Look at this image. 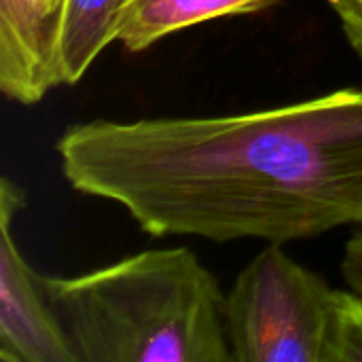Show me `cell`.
Returning <instances> with one entry per match:
<instances>
[{"label":"cell","mask_w":362,"mask_h":362,"mask_svg":"<svg viewBox=\"0 0 362 362\" xmlns=\"http://www.w3.org/2000/svg\"><path fill=\"white\" fill-rule=\"evenodd\" d=\"M127 0H66L59 30V81L78 83L100 53L117 42Z\"/></svg>","instance_id":"52a82bcc"},{"label":"cell","mask_w":362,"mask_h":362,"mask_svg":"<svg viewBox=\"0 0 362 362\" xmlns=\"http://www.w3.org/2000/svg\"><path fill=\"white\" fill-rule=\"evenodd\" d=\"M339 291L269 242L225 295L233 362H335Z\"/></svg>","instance_id":"3957f363"},{"label":"cell","mask_w":362,"mask_h":362,"mask_svg":"<svg viewBox=\"0 0 362 362\" xmlns=\"http://www.w3.org/2000/svg\"><path fill=\"white\" fill-rule=\"evenodd\" d=\"M66 0H0V91L30 106L59 81V30Z\"/></svg>","instance_id":"5b68a950"},{"label":"cell","mask_w":362,"mask_h":362,"mask_svg":"<svg viewBox=\"0 0 362 362\" xmlns=\"http://www.w3.org/2000/svg\"><path fill=\"white\" fill-rule=\"evenodd\" d=\"M335 362H362V299L339 293Z\"/></svg>","instance_id":"ba28073f"},{"label":"cell","mask_w":362,"mask_h":362,"mask_svg":"<svg viewBox=\"0 0 362 362\" xmlns=\"http://www.w3.org/2000/svg\"><path fill=\"white\" fill-rule=\"evenodd\" d=\"M42 286L78 362H233L225 295L185 246Z\"/></svg>","instance_id":"7a4b0ae2"},{"label":"cell","mask_w":362,"mask_h":362,"mask_svg":"<svg viewBox=\"0 0 362 362\" xmlns=\"http://www.w3.org/2000/svg\"><path fill=\"white\" fill-rule=\"evenodd\" d=\"M23 191L0 180V361L78 362L51 308L38 276L23 259L13 221L23 208Z\"/></svg>","instance_id":"277c9868"},{"label":"cell","mask_w":362,"mask_h":362,"mask_svg":"<svg viewBox=\"0 0 362 362\" xmlns=\"http://www.w3.org/2000/svg\"><path fill=\"white\" fill-rule=\"evenodd\" d=\"M339 17L344 36L362 62V0H327Z\"/></svg>","instance_id":"9c48e42d"},{"label":"cell","mask_w":362,"mask_h":362,"mask_svg":"<svg viewBox=\"0 0 362 362\" xmlns=\"http://www.w3.org/2000/svg\"><path fill=\"white\" fill-rule=\"evenodd\" d=\"M341 274H344L350 291L362 299V227L346 244Z\"/></svg>","instance_id":"30bf717a"},{"label":"cell","mask_w":362,"mask_h":362,"mask_svg":"<svg viewBox=\"0 0 362 362\" xmlns=\"http://www.w3.org/2000/svg\"><path fill=\"white\" fill-rule=\"evenodd\" d=\"M280 0H127L117 42L140 53L161 38L229 15L259 13Z\"/></svg>","instance_id":"8992f818"},{"label":"cell","mask_w":362,"mask_h":362,"mask_svg":"<svg viewBox=\"0 0 362 362\" xmlns=\"http://www.w3.org/2000/svg\"><path fill=\"white\" fill-rule=\"evenodd\" d=\"M55 153L74 191L155 238L286 244L362 227V89L225 117L87 121Z\"/></svg>","instance_id":"6da1fadb"}]
</instances>
